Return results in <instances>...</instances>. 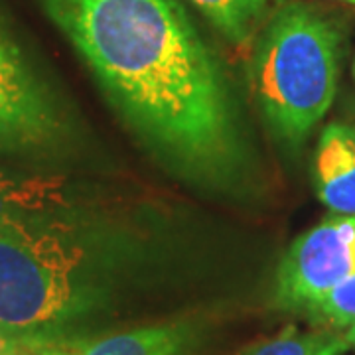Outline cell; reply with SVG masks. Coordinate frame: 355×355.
<instances>
[{"mask_svg":"<svg viewBox=\"0 0 355 355\" xmlns=\"http://www.w3.org/2000/svg\"><path fill=\"white\" fill-rule=\"evenodd\" d=\"M55 340H64V338H46V336H38V334H26V331L12 330V328H6L0 324V355L18 354L28 347H36V345L55 342Z\"/></svg>","mask_w":355,"mask_h":355,"instance_id":"cell-12","label":"cell"},{"mask_svg":"<svg viewBox=\"0 0 355 355\" xmlns=\"http://www.w3.org/2000/svg\"><path fill=\"white\" fill-rule=\"evenodd\" d=\"M85 343H87L85 338L71 336V338H64V340L42 343L36 347H28V349H22V352L12 355H81Z\"/></svg>","mask_w":355,"mask_h":355,"instance_id":"cell-13","label":"cell"},{"mask_svg":"<svg viewBox=\"0 0 355 355\" xmlns=\"http://www.w3.org/2000/svg\"><path fill=\"white\" fill-rule=\"evenodd\" d=\"M314 322L324 328L343 330L355 324V275L334 286L322 300H318L308 312Z\"/></svg>","mask_w":355,"mask_h":355,"instance_id":"cell-11","label":"cell"},{"mask_svg":"<svg viewBox=\"0 0 355 355\" xmlns=\"http://www.w3.org/2000/svg\"><path fill=\"white\" fill-rule=\"evenodd\" d=\"M349 347L345 334L340 330L318 328L300 331L291 326L265 342L245 347L237 355H343Z\"/></svg>","mask_w":355,"mask_h":355,"instance_id":"cell-10","label":"cell"},{"mask_svg":"<svg viewBox=\"0 0 355 355\" xmlns=\"http://www.w3.org/2000/svg\"><path fill=\"white\" fill-rule=\"evenodd\" d=\"M107 263L69 216L0 225V324L46 338H69L107 294Z\"/></svg>","mask_w":355,"mask_h":355,"instance_id":"cell-2","label":"cell"},{"mask_svg":"<svg viewBox=\"0 0 355 355\" xmlns=\"http://www.w3.org/2000/svg\"><path fill=\"white\" fill-rule=\"evenodd\" d=\"M64 121L48 85L0 20V153H32L62 139Z\"/></svg>","mask_w":355,"mask_h":355,"instance_id":"cell-4","label":"cell"},{"mask_svg":"<svg viewBox=\"0 0 355 355\" xmlns=\"http://www.w3.org/2000/svg\"><path fill=\"white\" fill-rule=\"evenodd\" d=\"M354 76H355V64H354Z\"/></svg>","mask_w":355,"mask_h":355,"instance_id":"cell-16","label":"cell"},{"mask_svg":"<svg viewBox=\"0 0 355 355\" xmlns=\"http://www.w3.org/2000/svg\"><path fill=\"white\" fill-rule=\"evenodd\" d=\"M229 44L249 50L270 16L272 0H190Z\"/></svg>","mask_w":355,"mask_h":355,"instance_id":"cell-9","label":"cell"},{"mask_svg":"<svg viewBox=\"0 0 355 355\" xmlns=\"http://www.w3.org/2000/svg\"><path fill=\"white\" fill-rule=\"evenodd\" d=\"M76 193L64 176L0 172V225L26 219L71 216Z\"/></svg>","mask_w":355,"mask_h":355,"instance_id":"cell-7","label":"cell"},{"mask_svg":"<svg viewBox=\"0 0 355 355\" xmlns=\"http://www.w3.org/2000/svg\"><path fill=\"white\" fill-rule=\"evenodd\" d=\"M340 32L302 2L268 16L253 44L251 83L268 127L300 144L330 111L340 77Z\"/></svg>","mask_w":355,"mask_h":355,"instance_id":"cell-3","label":"cell"},{"mask_svg":"<svg viewBox=\"0 0 355 355\" xmlns=\"http://www.w3.org/2000/svg\"><path fill=\"white\" fill-rule=\"evenodd\" d=\"M354 130H355V128H354Z\"/></svg>","mask_w":355,"mask_h":355,"instance_id":"cell-17","label":"cell"},{"mask_svg":"<svg viewBox=\"0 0 355 355\" xmlns=\"http://www.w3.org/2000/svg\"><path fill=\"white\" fill-rule=\"evenodd\" d=\"M320 202L336 216H355V130L330 123L322 130L314 158Z\"/></svg>","mask_w":355,"mask_h":355,"instance_id":"cell-6","label":"cell"},{"mask_svg":"<svg viewBox=\"0 0 355 355\" xmlns=\"http://www.w3.org/2000/svg\"><path fill=\"white\" fill-rule=\"evenodd\" d=\"M191 343L190 324H156L87 340L81 355H184Z\"/></svg>","mask_w":355,"mask_h":355,"instance_id":"cell-8","label":"cell"},{"mask_svg":"<svg viewBox=\"0 0 355 355\" xmlns=\"http://www.w3.org/2000/svg\"><path fill=\"white\" fill-rule=\"evenodd\" d=\"M154 153L221 182L243 160L225 77L180 0H40Z\"/></svg>","mask_w":355,"mask_h":355,"instance_id":"cell-1","label":"cell"},{"mask_svg":"<svg viewBox=\"0 0 355 355\" xmlns=\"http://www.w3.org/2000/svg\"><path fill=\"white\" fill-rule=\"evenodd\" d=\"M345 338H347L349 345H352V347H355V324L347 328V331H345Z\"/></svg>","mask_w":355,"mask_h":355,"instance_id":"cell-14","label":"cell"},{"mask_svg":"<svg viewBox=\"0 0 355 355\" xmlns=\"http://www.w3.org/2000/svg\"><path fill=\"white\" fill-rule=\"evenodd\" d=\"M342 2H347V4H354L355 6V0H342Z\"/></svg>","mask_w":355,"mask_h":355,"instance_id":"cell-15","label":"cell"},{"mask_svg":"<svg viewBox=\"0 0 355 355\" xmlns=\"http://www.w3.org/2000/svg\"><path fill=\"white\" fill-rule=\"evenodd\" d=\"M355 275V216H334L302 233L282 257L277 302L308 312L318 300Z\"/></svg>","mask_w":355,"mask_h":355,"instance_id":"cell-5","label":"cell"}]
</instances>
